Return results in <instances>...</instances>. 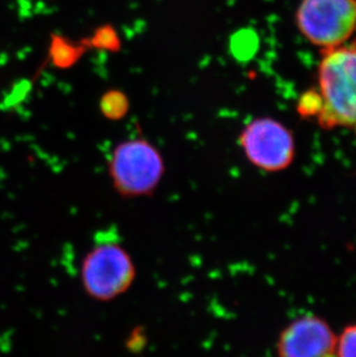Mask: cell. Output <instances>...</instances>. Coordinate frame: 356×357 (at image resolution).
<instances>
[{
    "mask_svg": "<svg viewBox=\"0 0 356 357\" xmlns=\"http://www.w3.org/2000/svg\"><path fill=\"white\" fill-rule=\"evenodd\" d=\"M130 109L128 96L118 89L105 91L100 101L102 115L109 121H121L124 119Z\"/></svg>",
    "mask_w": 356,
    "mask_h": 357,
    "instance_id": "cell-8",
    "label": "cell"
},
{
    "mask_svg": "<svg viewBox=\"0 0 356 357\" xmlns=\"http://www.w3.org/2000/svg\"><path fill=\"white\" fill-rule=\"evenodd\" d=\"M336 357H356V323L350 324L338 334Z\"/></svg>",
    "mask_w": 356,
    "mask_h": 357,
    "instance_id": "cell-10",
    "label": "cell"
},
{
    "mask_svg": "<svg viewBox=\"0 0 356 357\" xmlns=\"http://www.w3.org/2000/svg\"><path fill=\"white\" fill-rule=\"evenodd\" d=\"M336 337L325 319L304 314L280 332L276 353L278 357H336Z\"/></svg>",
    "mask_w": 356,
    "mask_h": 357,
    "instance_id": "cell-6",
    "label": "cell"
},
{
    "mask_svg": "<svg viewBox=\"0 0 356 357\" xmlns=\"http://www.w3.org/2000/svg\"><path fill=\"white\" fill-rule=\"evenodd\" d=\"M82 42L86 47H95L98 50L111 51V52H117L121 50V38L111 24H105L96 28L94 34Z\"/></svg>",
    "mask_w": 356,
    "mask_h": 357,
    "instance_id": "cell-9",
    "label": "cell"
},
{
    "mask_svg": "<svg viewBox=\"0 0 356 357\" xmlns=\"http://www.w3.org/2000/svg\"><path fill=\"white\" fill-rule=\"evenodd\" d=\"M114 191L123 198L151 197L165 174L161 152L147 139H128L116 145L107 163Z\"/></svg>",
    "mask_w": 356,
    "mask_h": 357,
    "instance_id": "cell-3",
    "label": "cell"
},
{
    "mask_svg": "<svg viewBox=\"0 0 356 357\" xmlns=\"http://www.w3.org/2000/svg\"><path fill=\"white\" fill-rule=\"evenodd\" d=\"M317 91H308V114L322 128L356 130V34L348 42L322 51Z\"/></svg>",
    "mask_w": 356,
    "mask_h": 357,
    "instance_id": "cell-1",
    "label": "cell"
},
{
    "mask_svg": "<svg viewBox=\"0 0 356 357\" xmlns=\"http://www.w3.org/2000/svg\"><path fill=\"white\" fill-rule=\"evenodd\" d=\"M137 277L131 255L111 231L95 236L80 267L84 293L96 302H110L126 293Z\"/></svg>",
    "mask_w": 356,
    "mask_h": 357,
    "instance_id": "cell-2",
    "label": "cell"
},
{
    "mask_svg": "<svg viewBox=\"0 0 356 357\" xmlns=\"http://www.w3.org/2000/svg\"><path fill=\"white\" fill-rule=\"evenodd\" d=\"M295 19L303 38L329 50L356 34V0H301Z\"/></svg>",
    "mask_w": 356,
    "mask_h": 357,
    "instance_id": "cell-4",
    "label": "cell"
},
{
    "mask_svg": "<svg viewBox=\"0 0 356 357\" xmlns=\"http://www.w3.org/2000/svg\"><path fill=\"white\" fill-rule=\"evenodd\" d=\"M246 160L265 172H279L290 167L296 155L292 131L271 117L252 119L239 137Z\"/></svg>",
    "mask_w": 356,
    "mask_h": 357,
    "instance_id": "cell-5",
    "label": "cell"
},
{
    "mask_svg": "<svg viewBox=\"0 0 356 357\" xmlns=\"http://www.w3.org/2000/svg\"><path fill=\"white\" fill-rule=\"evenodd\" d=\"M87 47L84 42L74 43L61 35H52L51 38L50 54L51 63L58 68H70L80 59Z\"/></svg>",
    "mask_w": 356,
    "mask_h": 357,
    "instance_id": "cell-7",
    "label": "cell"
}]
</instances>
